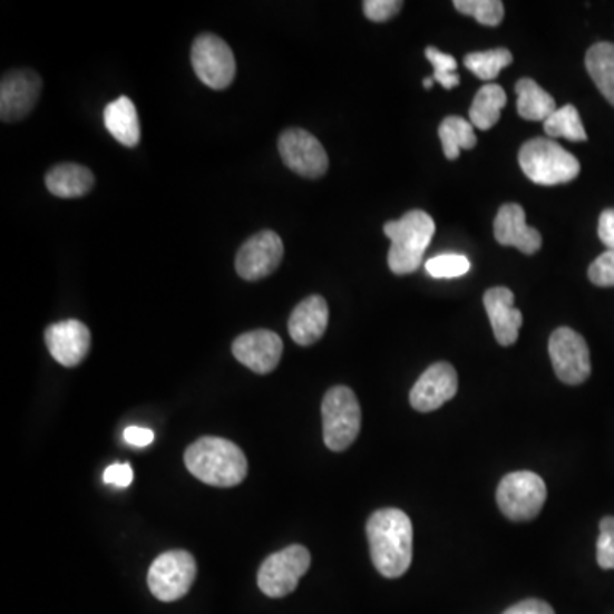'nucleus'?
Wrapping results in <instances>:
<instances>
[{
	"label": "nucleus",
	"mask_w": 614,
	"mask_h": 614,
	"mask_svg": "<svg viewBox=\"0 0 614 614\" xmlns=\"http://www.w3.org/2000/svg\"><path fill=\"white\" fill-rule=\"evenodd\" d=\"M285 166L304 178H321L328 172V154L320 140L302 128H289L279 138Z\"/></svg>",
	"instance_id": "9b49d317"
},
{
	"label": "nucleus",
	"mask_w": 614,
	"mask_h": 614,
	"mask_svg": "<svg viewBox=\"0 0 614 614\" xmlns=\"http://www.w3.org/2000/svg\"><path fill=\"white\" fill-rule=\"evenodd\" d=\"M546 135L552 140L555 138H567L571 143H585L587 134H585L584 125H582L581 115L574 105L562 106L556 109L555 114L543 121Z\"/></svg>",
	"instance_id": "a878e982"
},
{
	"label": "nucleus",
	"mask_w": 614,
	"mask_h": 614,
	"mask_svg": "<svg viewBox=\"0 0 614 614\" xmlns=\"http://www.w3.org/2000/svg\"><path fill=\"white\" fill-rule=\"evenodd\" d=\"M371 558L379 574L398 578L407 574L413 558V526L398 509H382L368 520Z\"/></svg>",
	"instance_id": "f257e3e1"
},
{
	"label": "nucleus",
	"mask_w": 614,
	"mask_h": 614,
	"mask_svg": "<svg viewBox=\"0 0 614 614\" xmlns=\"http://www.w3.org/2000/svg\"><path fill=\"white\" fill-rule=\"evenodd\" d=\"M384 234L391 241L389 269L397 275H408L422 265L423 253L436 234V222L427 212L410 211L400 221L386 222Z\"/></svg>",
	"instance_id": "7ed1b4c3"
},
{
	"label": "nucleus",
	"mask_w": 614,
	"mask_h": 614,
	"mask_svg": "<svg viewBox=\"0 0 614 614\" xmlns=\"http://www.w3.org/2000/svg\"><path fill=\"white\" fill-rule=\"evenodd\" d=\"M495 240L501 246H514L524 255L542 250L543 237L535 227L526 224V212L519 204L501 205L494 222Z\"/></svg>",
	"instance_id": "f3484780"
},
{
	"label": "nucleus",
	"mask_w": 614,
	"mask_h": 614,
	"mask_svg": "<svg viewBox=\"0 0 614 614\" xmlns=\"http://www.w3.org/2000/svg\"><path fill=\"white\" fill-rule=\"evenodd\" d=\"M192 66L198 79L212 89L230 88L236 76L233 50L217 35L205 33L195 38L192 47Z\"/></svg>",
	"instance_id": "1a4fd4ad"
},
{
	"label": "nucleus",
	"mask_w": 614,
	"mask_h": 614,
	"mask_svg": "<svg viewBox=\"0 0 614 614\" xmlns=\"http://www.w3.org/2000/svg\"><path fill=\"white\" fill-rule=\"evenodd\" d=\"M197 577V562L188 552L173 549L157 556L150 565L147 584L154 597L163 603H173L188 594Z\"/></svg>",
	"instance_id": "0eeeda50"
},
{
	"label": "nucleus",
	"mask_w": 614,
	"mask_h": 614,
	"mask_svg": "<svg viewBox=\"0 0 614 614\" xmlns=\"http://www.w3.org/2000/svg\"><path fill=\"white\" fill-rule=\"evenodd\" d=\"M484 304L497 342L501 347L514 345L519 339L523 313L514 308L513 291L507 287L488 289L484 295Z\"/></svg>",
	"instance_id": "a211bd4d"
},
{
	"label": "nucleus",
	"mask_w": 614,
	"mask_h": 614,
	"mask_svg": "<svg viewBox=\"0 0 614 614\" xmlns=\"http://www.w3.org/2000/svg\"><path fill=\"white\" fill-rule=\"evenodd\" d=\"M403 8L401 0H366L364 14L369 21L384 22L394 18Z\"/></svg>",
	"instance_id": "473e14b6"
},
{
	"label": "nucleus",
	"mask_w": 614,
	"mask_h": 614,
	"mask_svg": "<svg viewBox=\"0 0 614 614\" xmlns=\"http://www.w3.org/2000/svg\"><path fill=\"white\" fill-rule=\"evenodd\" d=\"M433 82H436V80H433V77H429V79L423 80V88L432 89Z\"/></svg>",
	"instance_id": "4c0bfd02"
},
{
	"label": "nucleus",
	"mask_w": 614,
	"mask_h": 614,
	"mask_svg": "<svg viewBox=\"0 0 614 614\" xmlns=\"http://www.w3.org/2000/svg\"><path fill=\"white\" fill-rule=\"evenodd\" d=\"M328 302L321 295H310L295 305L289 320V333L298 345L310 347L323 337L328 328Z\"/></svg>",
	"instance_id": "6ab92c4d"
},
{
	"label": "nucleus",
	"mask_w": 614,
	"mask_h": 614,
	"mask_svg": "<svg viewBox=\"0 0 614 614\" xmlns=\"http://www.w3.org/2000/svg\"><path fill=\"white\" fill-rule=\"evenodd\" d=\"M597 564L604 571H614V517H604L600 524Z\"/></svg>",
	"instance_id": "7c9ffc66"
},
{
	"label": "nucleus",
	"mask_w": 614,
	"mask_h": 614,
	"mask_svg": "<svg viewBox=\"0 0 614 614\" xmlns=\"http://www.w3.org/2000/svg\"><path fill=\"white\" fill-rule=\"evenodd\" d=\"M125 440L135 448H147L154 442V432L143 427H128L124 432Z\"/></svg>",
	"instance_id": "e433bc0d"
},
{
	"label": "nucleus",
	"mask_w": 614,
	"mask_h": 614,
	"mask_svg": "<svg viewBox=\"0 0 614 614\" xmlns=\"http://www.w3.org/2000/svg\"><path fill=\"white\" fill-rule=\"evenodd\" d=\"M517 114L524 120L546 121L555 114L556 101L536 80L520 79L516 84Z\"/></svg>",
	"instance_id": "4be33fe9"
},
{
	"label": "nucleus",
	"mask_w": 614,
	"mask_h": 614,
	"mask_svg": "<svg viewBox=\"0 0 614 614\" xmlns=\"http://www.w3.org/2000/svg\"><path fill=\"white\" fill-rule=\"evenodd\" d=\"M514 57L507 48H494L487 51H472L465 57V66L478 79L494 80L501 69L513 64Z\"/></svg>",
	"instance_id": "bb28decb"
},
{
	"label": "nucleus",
	"mask_w": 614,
	"mask_h": 614,
	"mask_svg": "<svg viewBox=\"0 0 614 614\" xmlns=\"http://www.w3.org/2000/svg\"><path fill=\"white\" fill-rule=\"evenodd\" d=\"M507 95L498 84H485L477 92L469 108V121L478 130H490L500 120L501 109L506 108Z\"/></svg>",
	"instance_id": "5701e85b"
},
{
	"label": "nucleus",
	"mask_w": 614,
	"mask_h": 614,
	"mask_svg": "<svg viewBox=\"0 0 614 614\" xmlns=\"http://www.w3.org/2000/svg\"><path fill=\"white\" fill-rule=\"evenodd\" d=\"M546 494L545 481L536 472H509L498 485L497 504L507 519L524 523L542 513Z\"/></svg>",
	"instance_id": "423d86ee"
},
{
	"label": "nucleus",
	"mask_w": 614,
	"mask_h": 614,
	"mask_svg": "<svg viewBox=\"0 0 614 614\" xmlns=\"http://www.w3.org/2000/svg\"><path fill=\"white\" fill-rule=\"evenodd\" d=\"M585 67L601 95L614 106V43H596L585 55Z\"/></svg>",
	"instance_id": "b1692460"
},
{
	"label": "nucleus",
	"mask_w": 614,
	"mask_h": 614,
	"mask_svg": "<svg viewBox=\"0 0 614 614\" xmlns=\"http://www.w3.org/2000/svg\"><path fill=\"white\" fill-rule=\"evenodd\" d=\"M41 92V79L28 69L11 70L0 82V118L6 124L22 120L37 106Z\"/></svg>",
	"instance_id": "ddd939ff"
},
{
	"label": "nucleus",
	"mask_w": 614,
	"mask_h": 614,
	"mask_svg": "<svg viewBox=\"0 0 614 614\" xmlns=\"http://www.w3.org/2000/svg\"><path fill=\"white\" fill-rule=\"evenodd\" d=\"M427 60L432 64L433 67V80L439 82L444 89H455L459 86L461 79H459L456 69H458V62L455 57L449 53H444L439 48L427 47L426 50Z\"/></svg>",
	"instance_id": "c85d7f7f"
},
{
	"label": "nucleus",
	"mask_w": 614,
	"mask_h": 614,
	"mask_svg": "<svg viewBox=\"0 0 614 614\" xmlns=\"http://www.w3.org/2000/svg\"><path fill=\"white\" fill-rule=\"evenodd\" d=\"M458 393V374L448 362H437L423 372L410 391L411 407L417 411L437 410Z\"/></svg>",
	"instance_id": "4468645a"
},
{
	"label": "nucleus",
	"mask_w": 614,
	"mask_h": 614,
	"mask_svg": "<svg viewBox=\"0 0 614 614\" xmlns=\"http://www.w3.org/2000/svg\"><path fill=\"white\" fill-rule=\"evenodd\" d=\"M455 8L485 26H498L504 19V2L500 0H456Z\"/></svg>",
	"instance_id": "cd10ccee"
},
{
	"label": "nucleus",
	"mask_w": 614,
	"mask_h": 614,
	"mask_svg": "<svg viewBox=\"0 0 614 614\" xmlns=\"http://www.w3.org/2000/svg\"><path fill=\"white\" fill-rule=\"evenodd\" d=\"M185 465L193 477L211 487H236L247 475L244 452L222 437H202L193 442L186 449Z\"/></svg>",
	"instance_id": "f03ea898"
},
{
	"label": "nucleus",
	"mask_w": 614,
	"mask_h": 614,
	"mask_svg": "<svg viewBox=\"0 0 614 614\" xmlns=\"http://www.w3.org/2000/svg\"><path fill=\"white\" fill-rule=\"evenodd\" d=\"M233 353L241 364L256 374L275 371L284 353L281 337L270 330L247 331L240 334L233 343Z\"/></svg>",
	"instance_id": "2eb2a0df"
},
{
	"label": "nucleus",
	"mask_w": 614,
	"mask_h": 614,
	"mask_svg": "<svg viewBox=\"0 0 614 614\" xmlns=\"http://www.w3.org/2000/svg\"><path fill=\"white\" fill-rule=\"evenodd\" d=\"M589 281L597 287H614V251H604L591 263Z\"/></svg>",
	"instance_id": "2f4dec72"
},
{
	"label": "nucleus",
	"mask_w": 614,
	"mask_h": 614,
	"mask_svg": "<svg viewBox=\"0 0 614 614\" xmlns=\"http://www.w3.org/2000/svg\"><path fill=\"white\" fill-rule=\"evenodd\" d=\"M549 357L553 369L565 384L577 386L591 376L589 347L582 334L572 328L562 327L549 337Z\"/></svg>",
	"instance_id": "9d476101"
},
{
	"label": "nucleus",
	"mask_w": 614,
	"mask_h": 614,
	"mask_svg": "<svg viewBox=\"0 0 614 614\" xmlns=\"http://www.w3.org/2000/svg\"><path fill=\"white\" fill-rule=\"evenodd\" d=\"M48 192L55 197L79 198L88 195L95 186L91 169L80 164L64 163L51 167L45 176Z\"/></svg>",
	"instance_id": "aec40b11"
},
{
	"label": "nucleus",
	"mask_w": 614,
	"mask_h": 614,
	"mask_svg": "<svg viewBox=\"0 0 614 614\" xmlns=\"http://www.w3.org/2000/svg\"><path fill=\"white\" fill-rule=\"evenodd\" d=\"M282 259L284 243L281 236L273 231H262L251 236L237 251L236 272L243 281H262L279 269Z\"/></svg>",
	"instance_id": "f8f14e48"
},
{
	"label": "nucleus",
	"mask_w": 614,
	"mask_h": 614,
	"mask_svg": "<svg viewBox=\"0 0 614 614\" xmlns=\"http://www.w3.org/2000/svg\"><path fill=\"white\" fill-rule=\"evenodd\" d=\"M519 166L536 185L555 186L574 182L581 173V163L574 154L552 138H533L519 150Z\"/></svg>",
	"instance_id": "20e7f679"
},
{
	"label": "nucleus",
	"mask_w": 614,
	"mask_h": 614,
	"mask_svg": "<svg viewBox=\"0 0 614 614\" xmlns=\"http://www.w3.org/2000/svg\"><path fill=\"white\" fill-rule=\"evenodd\" d=\"M597 234H600L601 243H603L607 250L614 251V208H606V211L601 214Z\"/></svg>",
	"instance_id": "f704fd0d"
},
{
	"label": "nucleus",
	"mask_w": 614,
	"mask_h": 614,
	"mask_svg": "<svg viewBox=\"0 0 614 614\" xmlns=\"http://www.w3.org/2000/svg\"><path fill=\"white\" fill-rule=\"evenodd\" d=\"M471 263L465 255H439L426 263V270L433 279H458L466 275Z\"/></svg>",
	"instance_id": "c756f323"
},
{
	"label": "nucleus",
	"mask_w": 614,
	"mask_h": 614,
	"mask_svg": "<svg viewBox=\"0 0 614 614\" xmlns=\"http://www.w3.org/2000/svg\"><path fill=\"white\" fill-rule=\"evenodd\" d=\"M45 343L59 364L77 368L91 349V331L77 320L59 321L45 331Z\"/></svg>",
	"instance_id": "dca6fc26"
},
{
	"label": "nucleus",
	"mask_w": 614,
	"mask_h": 614,
	"mask_svg": "<svg viewBox=\"0 0 614 614\" xmlns=\"http://www.w3.org/2000/svg\"><path fill=\"white\" fill-rule=\"evenodd\" d=\"M106 130L117 138L125 147H135L140 143V121H138L137 108L127 96L115 99L105 108Z\"/></svg>",
	"instance_id": "412c9836"
},
{
	"label": "nucleus",
	"mask_w": 614,
	"mask_h": 614,
	"mask_svg": "<svg viewBox=\"0 0 614 614\" xmlns=\"http://www.w3.org/2000/svg\"><path fill=\"white\" fill-rule=\"evenodd\" d=\"M324 444L334 452L349 449L362 426V411L355 393L347 386H334L324 394L323 405Z\"/></svg>",
	"instance_id": "39448f33"
},
{
	"label": "nucleus",
	"mask_w": 614,
	"mask_h": 614,
	"mask_svg": "<svg viewBox=\"0 0 614 614\" xmlns=\"http://www.w3.org/2000/svg\"><path fill=\"white\" fill-rule=\"evenodd\" d=\"M103 481L111 487L127 488L134 481V469L128 462H117V465L108 466L103 475Z\"/></svg>",
	"instance_id": "72a5a7b5"
},
{
	"label": "nucleus",
	"mask_w": 614,
	"mask_h": 614,
	"mask_svg": "<svg viewBox=\"0 0 614 614\" xmlns=\"http://www.w3.org/2000/svg\"><path fill=\"white\" fill-rule=\"evenodd\" d=\"M310 567L308 548L301 545L287 546L263 562L259 571V587L265 596L281 600L298 589L299 581Z\"/></svg>",
	"instance_id": "6e6552de"
},
{
	"label": "nucleus",
	"mask_w": 614,
	"mask_h": 614,
	"mask_svg": "<svg viewBox=\"0 0 614 614\" xmlns=\"http://www.w3.org/2000/svg\"><path fill=\"white\" fill-rule=\"evenodd\" d=\"M440 143L448 159H458L461 150L472 149L477 146V135L471 121L461 117L444 118L439 127Z\"/></svg>",
	"instance_id": "393cba45"
},
{
	"label": "nucleus",
	"mask_w": 614,
	"mask_h": 614,
	"mask_svg": "<svg viewBox=\"0 0 614 614\" xmlns=\"http://www.w3.org/2000/svg\"><path fill=\"white\" fill-rule=\"evenodd\" d=\"M504 614H555V611L545 601L526 600L509 607Z\"/></svg>",
	"instance_id": "c9c22d12"
}]
</instances>
